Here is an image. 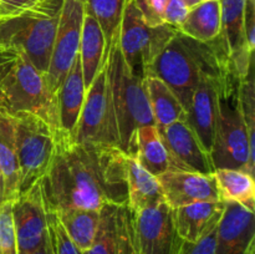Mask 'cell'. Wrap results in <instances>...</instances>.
<instances>
[{"label":"cell","mask_w":255,"mask_h":254,"mask_svg":"<svg viewBox=\"0 0 255 254\" xmlns=\"http://www.w3.org/2000/svg\"><path fill=\"white\" fill-rule=\"evenodd\" d=\"M12 201L0 203V253L17 254L16 234L11 211Z\"/></svg>","instance_id":"4dcf8cb0"},{"label":"cell","mask_w":255,"mask_h":254,"mask_svg":"<svg viewBox=\"0 0 255 254\" xmlns=\"http://www.w3.org/2000/svg\"><path fill=\"white\" fill-rule=\"evenodd\" d=\"M35 1H37V0H35Z\"/></svg>","instance_id":"7bdbcfd3"},{"label":"cell","mask_w":255,"mask_h":254,"mask_svg":"<svg viewBox=\"0 0 255 254\" xmlns=\"http://www.w3.org/2000/svg\"><path fill=\"white\" fill-rule=\"evenodd\" d=\"M19 162V194L39 182L47 171L55 148V128L30 112L10 115Z\"/></svg>","instance_id":"52a82bcc"},{"label":"cell","mask_w":255,"mask_h":254,"mask_svg":"<svg viewBox=\"0 0 255 254\" xmlns=\"http://www.w3.org/2000/svg\"><path fill=\"white\" fill-rule=\"evenodd\" d=\"M127 206L132 212L157 206L164 202L163 192L157 177L147 172L136 158L126 154Z\"/></svg>","instance_id":"7402d4cb"},{"label":"cell","mask_w":255,"mask_h":254,"mask_svg":"<svg viewBox=\"0 0 255 254\" xmlns=\"http://www.w3.org/2000/svg\"><path fill=\"white\" fill-rule=\"evenodd\" d=\"M0 172L4 179L5 201H14L19 196V162L11 116L4 111H0Z\"/></svg>","instance_id":"d4e9b609"},{"label":"cell","mask_w":255,"mask_h":254,"mask_svg":"<svg viewBox=\"0 0 255 254\" xmlns=\"http://www.w3.org/2000/svg\"><path fill=\"white\" fill-rule=\"evenodd\" d=\"M146 75H154L166 82L186 111L197 85L203 77L223 81L237 79L221 35L213 41L201 42L179 31L159 52Z\"/></svg>","instance_id":"7a4b0ae2"},{"label":"cell","mask_w":255,"mask_h":254,"mask_svg":"<svg viewBox=\"0 0 255 254\" xmlns=\"http://www.w3.org/2000/svg\"><path fill=\"white\" fill-rule=\"evenodd\" d=\"M32 2H35V0H0V17L14 14Z\"/></svg>","instance_id":"74e56055"},{"label":"cell","mask_w":255,"mask_h":254,"mask_svg":"<svg viewBox=\"0 0 255 254\" xmlns=\"http://www.w3.org/2000/svg\"><path fill=\"white\" fill-rule=\"evenodd\" d=\"M19 52L20 51L15 49L0 46V85H1L4 77L7 75V72L14 66L15 61H16L17 56H19ZM0 111H2L1 92H0Z\"/></svg>","instance_id":"8d00e7d4"},{"label":"cell","mask_w":255,"mask_h":254,"mask_svg":"<svg viewBox=\"0 0 255 254\" xmlns=\"http://www.w3.org/2000/svg\"><path fill=\"white\" fill-rule=\"evenodd\" d=\"M178 31L201 42L217 39L222 31L221 0H208L192 6Z\"/></svg>","instance_id":"cb8c5ba5"},{"label":"cell","mask_w":255,"mask_h":254,"mask_svg":"<svg viewBox=\"0 0 255 254\" xmlns=\"http://www.w3.org/2000/svg\"><path fill=\"white\" fill-rule=\"evenodd\" d=\"M213 174L222 201L239 203L254 212V176L243 169L234 168H217Z\"/></svg>","instance_id":"484cf974"},{"label":"cell","mask_w":255,"mask_h":254,"mask_svg":"<svg viewBox=\"0 0 255 254\" xmlns=\"http://www.w3.org/2000/svg\"><path fill=\"white\" fill-rule=\"evenodd\" d=\"M244 41L247 47L254 52L255 47V0H247L243 16Z\"/></svg>","instance_id":"d590c367"},{"label":"cell","mask_w":255,"mask_h":254,"mask_svg":"<svg viewBox=\"0 0 255 254\" xmlns=\"http://www.w3.org/2000/svg\"><path fill=\"white\" fill-rule=\"evenodd\" d=\"M247 0H221V36L238 80L246 79L253 67V54L244 41L243 16Z\"/></svg>","instance_id":"e0dca14e"},{"label":"cell","mask_w":255,"mask_h":254,"mask_svg":"<svg viewBox=\"0 0 255 254\" xmlns=\"http://www.w3.org/2000/svg\"><path fill=\"white\" fill-rule=\"evenodd\" d=\"M117 206H105L101 209L99 229L92 246L82 254H117Z\"/></svg>","instance_id":"f1b7e54d"},{"label":"cell","mask_w":255,"mask_h":254,"mask_svg":"<svg viewBox=\"0 0 255 254\" xmlns=\"http://www.w3.org/2000/svg\"><path fill=\"white\" fill-rule=\"evenodd\" d=\"M158 132L168 153V171L214 173L211 154L202 146L187 120L174 122Z\"/></svg>","instance_id":"4fadbf2b"},{"label":"cell","mask_w":255,"mask_h":254,"mask_svg":"<svg viewBox=\"0 0 255 254\" xmlns=\"http://www.w3.org/2000/svg\"><path fill=\"white\" fill-rule=\"evenodd\" d=\"M177 31L176 27L167 24L148 25L133 1L127 0L120 24L119 44L131 71L143 79L152 62Z\"/></svg>","instance_id":"ba28073f"},{"label":"cell","mask_w":255,"mask_h":254,"mask_svg":"<svg viewBox=\"0 0 255 254\" xmlns=\"http://www.w3.org/2000/svg\"><path fill=\"white\" fill-rule=\"evenodd\" d=\"M154 177L169 169V158L161 134L154 125L139 127L134 134L133 149L129 154Z\"/></svg>","instance_id":"603a6c76"},{"label":"cell","mask_w":255,"mask_h":254,"mask_svg":"<svg viewBox=\"0 0 255 254\" xmlns=\"http://www.w3.org/2000/svg\"><path fill=\"white\" fill-rule=\"evenodd\" d=\"M119 32L107 50L106 71L116 116L120 148L129 156L133 149L137 129L154 125V121L143 79L134 75L127 65L120 50Z\"/></svg>","instance_id":"277c9868"},{"label":"cell","mask_w":255,"mask_h":254,"mask_svg":"<svg viewBox=\"0 0 255 254\" xmlns=\"http://www.w3.org/2000/svg\"><path fill=\"white\" fill-rule=\"evenodd\" d=\"M26 254H54V249H52V244H51V239H47L45 243H42L39 248L34 249V251L29 252Z\"/></svg>","instance_id":"f35d334b"},{"label":"cell","mask_w":255,"mask_h":254,"mask_svg":"<svg viewBox=\"0 0 255 254\" xmlns=\"http://www.w3.org/2000/svg\"><path fill=\"white\" fill-rule=\"evenodd\" d=\"M55 214L75 246L81 252H86L96 237L101 211L71 208Z\"/></svg>","instance_id":"4316f807"},{"label":"cell","mask_w":255,"mask_h":254,"mask_svg":"<svg viewBox=\"0 0 255 254\" xmlns=\"http://www.w3.org/2000/svg\"><path fill=\"white\" fill-rule=\"evenodd\" d=\"M237 89L238 85L222 87L219 91L211 158L214 169H243L254 176L255 146L249 141L237 100Z\"/></svg>","instance_id":"5b68a950"},{"label":"cell","mask_w":255,"mask_h":254,"mask_svg":"<svg viewBox=\"0 0 255 254\" xmlns=\"http://www.w3.org/2000/svg\"><path fill=\"white\" fill-rule=\"evenodd\" d=\"M84 15V0H64L49 67L45 74L47 86L54 95L79 54Z\"/></svg>","instance_id":"30bf717a"},{"label":"cell","mask_w":255,"mask_h":254,"mask_svg":"<svg viewBox=\"0 0 255 254\" xmlns=\"http://www.w3.org/2000/svg\"><path fill=\"white\" fill-rule=\"evenodd\" d=\"M11 211L17 254L29 253L49 239L47 209L40 182H36L12 201Z\"/></svg>","instance_id":"7c38bea8"},{"label":"cell","mask_w":255,"mask_h":254,"mask_svg":"<svg viewBox=\"0 0 255 254\" xmlns=\"http://www.w3.org/2000/svg\"><path fill=\"white\" fill-rule=\"evenodd\" d=\"M164 202L172 209L196 202L222 201L214 174L187 171H167L157 177Z\"/></svg>","instance_id":"5bb4252c"},{"label":"cell","mask_w":255,"mask_h":254,"mask_svg":"<svg viewBox=\"0 0 255 254\" xmlns=\"http://www.w3.org/2000/svg\"><path fill=\"white\" fill-rule=\"evenodd\" d=\"M117 254H139L134 241L133 213L127 204L116 209Z\"/></svg>","instance_id":"f546056e"},{"label":"cell","mask_w":255,"mask_h":254,"mask_svg":"<svg viewBox=\"0 0 255 254\" xmlns=\"http://www.w3.org/2000/svg\"><path fill=\"white\" fill-rule=\"evenodd\" d=\"M144 21L151 26L164 24L163 14L169 0H132Z\"/></svg>","instance_id":"d6a6232c"},{"label":"cell","mask_w":255,"mask_h":254,"mask_svg":"<svg viewBox=\"0 0 255 254\" xmlns=\"http://www.w3.org/2000/svg\"><path fill=\"white\" fill-rule=\"evenodd\" d=\"M47 212L101 211L127 204L126 153L112 144L80 143L55 128V148L40 179Z\"/></svg>","instance_id":"6da1fadb"},{"label":"cell","mask_w":255,"mask_h":254,"mask_svg":"<svg viewBox=\"0 0 255 254\" xmlns=\"http://www.w3.org/2000/svg\"><path fill=\"white\" fill-rule=\"evenodd\" d=\"M0 92L2 111L7 115L30 112L59 128L56 95L50 91L44 72L22 52H19L14 66L2 80Z\"/></svg>","instance_id":"8992f818"},{"label":"cell","mask_w":255,"mask_h":254,"mask_svg":"<svg viewBox=\"0 0 255 254\" xmlns=\"http://www.w3.org/2000/svg\"><path fill=\"white\" fill-rule=\"evenodd\" d=\"M86 96L81 61L77 54L71 69L56 91L57 124L59 129L75 137L77 122Z\"/></svg>","instance_id":"d6986e66"},{"label":"cell","mask_w":255,"mask_h":254,"mask_svg":"<svg viewBox=\"0 0 255 254\" xmlns=\"http://www.w3.org/2000/svg\"><path fill=\"white\" fill-rule=\"evenodd\" d=\"M217 241V228L209 232L206 237L197 243H187L184 242L179 254H214Z\"/></svg>","instance_id":"e575fe53"},{"label":"cell","mask_w":255,"mask_h":254,"mask_svg":"<svg viewBox=\"0 0 255 254\" xmlns=\"http://www.w3.org/2000/svg\"><path fill=\"white\" fill-rule=\"evenodd\" d=\"M189 9L191 7L187 5L184 0H169L166 10H164L163 22L178 30V27L181 26L182 22L184 21V19L188 15Z\"/></svg>","instance_id":"836d02e7"},{"label":"cell","mask_w":255,"mask_h":254,"mask_svg":"<svg viewBox=\"0 0 255 254\" xmlns=\"http://www.w3.org/2000/svg\"><path fill=\"white\" fill-rule=\"evenodd\" d=\"M203 1H208V0H188V6L192 7L194 5L199 4V2H203Z\"/></svg>","instance_id":"60d3db41"},{"label":"cell","mask_w":255,"mask_h":254,"mask_svg":"<svg viewBox=\"0 0 255 254\" xmlns=\"http://www.w3.org/2000/svg\"><path fill=\"white\" fill-rule=\"evenodd\" d=\"M5 201L4 197V179H2V174L0 172V203Z\"/></svg>","instance_id":"ab89813d"},{"label":"cell","mask_w":255,"mask_h":254,"mask_svg":"<svg viewBox=\"0 0 255 254\" xmlns=\"http://www.w3.org/2000/svg\"><path fill=\"white\" fill-rule=\"evenodd\" d=\"M184 1H186V2H187V5H188V0H184Z\"/></svg>","instance_id":"b9f144b4"},{"label":"cell","mask_w":255,"mask_h":254,"mask_svg":"<svg viewBox=\"0 0 255 254\" xmlns=\"http://www.w3.org/2000/svg\"><path fill=\"white\" fill-rule=\"evenodd\" d=\"M143 85L147 92L154 126L158 131L177 121L187 120V111L171 87L154 75H144Z\"/></svg>","instance_id":"ffe728a7"},{"label":"cell","mask_w":255,"mask_h":254,"mask_svg":"<svg viewBox=\"0 0 255 254\" xmlns=\"http://www.w3.org/2000/svg\"><path fill=\"white\" fill-rule=\"evenodd\" d=\"M79 56L81 61L85 86L87 90L106 61L107 49L106 39L101 26L97 20L86 11L82 21Z\"/></svg>","instance_id":"44dd1931"},{"label":"cell","mask_w":255,"mask_h":254,"mask_svg":"<svg viewBox=\"0 0 255 254\" xmlns=\"http://www.w3.org/2000/svg\"><path fill=\"white\" fill-rule=\"evenodd\" d=\"M0 254H1V253H0Z\"/></svg>","instance_id":"ee69618b"},{"label":"cell","mask_w":255,"mask_h":254,"mask_svg":"<svg viewBox=\"0 0 255 254\" xmlns=\"http://www.w3.org/2000/svg\"><path fill=\"white\" fill-rule=\"evenodd\" d=\"M127 0H84L85 11L97 20L106 39V49L119 32Z\"/></svg>","instance_id":"83f0119b"},{"label":"cell","mask_w":255,"mask_h":254,"mask_svg":"<svg viewBox=\"0 0 255 254\" xmlns=\"http://www.w3.org/2000/svg\"><path fill=\"white\" fill-rule=\"evenodd\" d=\"M133 213L134 241L139 254H179L184 241L177 233L173 209L166 203Z\"/></svg>","instance_id":"8fae6325"},{"label":"cell","mask_w":255,"mask_h":254,"mask_svg":"<svg viewBox=\"0 0 255 254\" xmlns=\"http://www.w3.org/2000/svg\"><path fill=\"white\" fill-rule=\"evenodd\" d=\"M226 209L223 201L196 202L173 209L177 233L187 243H197L217 228Z\"/></svg>","instance_id":"ac0fdd59"},{"label":"cell","mask_w":255,"mask_h":254,"mask_svg":"<svg viewBox=\"0 0 255 254\" xmlns=\"http://www.w3.org/2000/svg\"><path fill=\"white\" fill-rule=\"evenodd\" d=\"M75 141L80 143L112 144L120 148L106 61L86 90L84 106L75 132Z\"/></svg>","instance_id":"9c48e42d"},{"label":"cell","mask_w":255,"mask_h":254,"mask_svg":"<svg viewBox=\"0 0 255 254\" xmlns=\"http://www.w3.org/2000/svg\"><path fill=\"white\" fill-rule=\"evenodd\" d=\"M239 80L237 79L223 81L213 77H203L192 95L191 104L187 111V121L209 154L213 146L214 122L219 91L222 87L236 86Z\"/></svg>","instance_id":"2e32d148"},{"label":"cell","mask_w":255,"mask_h":254,"mask_svg":"<svg viewBox=\"0 0 255 254\" xmlns=\"http://www.w3.org/2000/svg\"><path fill=\"white\" fill-rule=\"evenodd\" d=\"M224 203L214 254H255L254 212L234 202Z\"/></svg>","instance_id":"9a60e30c"},{"label":"cell","mask_w":255,"mask_h":254,"mask_svg":"<svg viewBox=\"0 0 255 254\" xmlns=\"http://www.w3.org/2000/svg\"><path fill=\"white\" fill-rule=\"evenodd\" d=\"M64 0H37L29 6L0 17V46L25 54L46 74Z\"/></svg>","instance_id":"3957f363"},{"label":"cell","mask_w":255,"mask_h":254,"mask_svg":"<svg viewBox=\"0 0 255 254\" xmlns=\"http://www.w3.org/2000/svg\"><path fill=\"white\" fill-rule=\"evenodd\" d=\"M47 219H49L50 239H51L54 254H82V252L67 236L56 214L47 212Z\"/></svg>","instance_id":"1f68e13d"}]
</instances>
